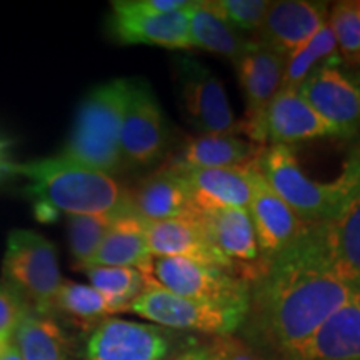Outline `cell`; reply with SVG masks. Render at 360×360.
I'll use <instances>...</instances> for the list:
<instances>
[{
	"label": "cell",
	"mask_w": 360,
	"mask_h": 360,
	"mask_svg": "<svg viewBox=\"0 0 360 360\" xmlns=\"http://www.w3.org/2000/svg\"><path fill=\"white\" fill-rule=\"evenodd\" d=\"M84 272L94 289L109 300L115 314L129 312L130 305L147 287V277L141 270L132 267L92 265Z\"/></svg>",
	"instance_id": "cell-29"
},
{
	"label": "cell",
	"mask_w": 360,
	"mask_h": 360,
	"mask_svg": "<svg viewBox=\"0 0 360 360\" xmlns=\"http://www.w3.org/2000/svg\"><path fill=\"white\" fill-rule=\"evenodd\" d=\"M283 64L285 57L277 53L267 45L259 42L236 64L238 84L245 96V120L244 132L249 135L250 142L259 146H267L265 137V117H267L270 103L281 92Z\"/></svg>",
	"instance_id": "cell-12"
},
{
	"label": "cell",
	"mask_w": 360,
	"mask_h": 360,
	"mask_svg": "<svg viewBox=\"0 0 360 360\" xmlns=\"http://www.w3.org/2000/svg\"><path fill=\"white\" fill-rule=\"evenodd\" d=\"M129 87L130 80L115 79L94 89L80 103L60 155L115 177L124 169L120 132Z\"/></svg>",
	"instance_id": "cell-4"
},
{
	"label": "cell",
	"mask_w": 360,
	"mask_h": 360,
	"mask_svg": "<svg viewBox=\"0 0 360 360\" xmlns=\"http://www.w3.org/2000/svg\"><path fill=\"white\" fill-rule=\"evenodd\" d=\"M12 344L22 360H72L70 339L51 315L27 310L13 334Z\"/></svg>",
	"instance_id": "cell-26"
},
{
	"label": "cell",
	"mask_w": 360,
	"mask_h": 360,
	"mask_svg": "<svg viewBox=\"0 0 360 360\" xmlns=\"http://www.w3.org/2000/svg\"><path fill=\"white\" fill-rule=\"evenodd\" d=\"M174 349L169 328L109 317L94 328L87 360H167Z\"/></svg>",
	"instance_id": "cell-13"
},
{
	"label": "cell",
	"mask_w": 360,
	"mask_h": 360,
	"mask_svg": "<svg viewBox=\"0 0 360 360\" xmlns=\"http://www.w3.org/2000/svg\"><path fill=\"white\" fill-rule=\"evenodd\" d=\"M169 135L164 112L150 85L130 80L120 132V154L125 167H147L162 159Z\"/></svg>",
	"instance_id": "cell-10"
},
{
	"label": "cell",
	"mask_w": 360,
	"mask_h": 360,
	"mask_svg": "<svg viewBox=\"0 0 360 360\" xmlns=\"http://www.w3.org/2000/svg\"><path fill=\"white\" fill-rule=\"evenodd\" d=\"M289 360H360V292Z\"/></svg>",
	"instance_id": "cell-23"
},
{
	"label": "cell",
	"mask_w": 360,
	"mask_h": 360,
	"mask_svg": "<svg viewBox=\"0 0 360 360\" xmlns=\"http://www.w3.org/2000/svg\"><path fill=\"white\" fill-rule=\"evenodd\" d=\"M250 169H200L180 172L191 193L193 210L249 209L252 197ZM179 172V170H177Z\"/></svg>",
	"instance_id": "cell-21"
},
{
	"label": "cell",
	"mask_w": 360,
	"mask_h": 360,
	"mask_svg": "<svg viewBox=\"0 0 360 360\" xmlns=\"http://www.w3.org/2000/svg\"><path fill=\"white\" fill-rule=\"evenodd\" d=\"M209 345L212 349L214 360H269L236 334L214 337Z\"/></svg>",
	"instance_id": "cell-34"
},
{
	"label": "cell",
	"mask_w": 360,
	"mask_h": 360,
	"mask_svg": "<svg viewBox=\"0 0 360 360\" xmlns=\"http://www.w3.org/2000/svg\"><path fill=\"white\" fill-rule=\"evenodd\" d=\"M299 94L321 114L337 137L352 139L360 130V87L340 69L315 72L300 85Z\"/></svg>",
	"instance_id": "cell-16"
},
{
	"label": "cell",
	"mask_w": 360,
	"mask_h": 360,
	"mask_svg": "<svg viewBox=\"0 0 360 360\" xmlns=\"http://www.w3.org/2000/svg\"><path fill=\"white\" fill-rule=\"evenodd\" d=\"M187 24L192 47L222 56L233 65L255 44V39L233 29L215 11L210 0H192L191 7L187 8Z\"/></svg>",
	"instance_id": "cell-24"
},
{
	"label": "cell",
	"mask_w": 360,
	"mask_h": 360,
	"mask_svg": "<svg viewBox=\"0 0 360 360\" xmlns=\"http://www.w3.org/2000/svg\"><path fill=\"white\" fill-rule=\"evenodd\" d=\"M247 210L257 238L260 270L278 254L294 245L310 227V224L278 197L259 169L252 172V197Z\"/></svg>",
	"instance_id": "cell-11"
},
{
	"label": "cell",
	"mask_w": 360,
	"mask_h": 360,
	"mask_svg": "<svg viewBox=\"0 0 360 360\" xmlns=\"http://www.w3.org/2000/svg\"><path fill=\"white\" fill-rule=\"evenodd\" d=\"M4 345H7V344H2V342H0V352H2V349H4Z\"/></svg>",
	"instance_id": "cell-39"
},
{
	"label": "cell",
	"mask_w": 360,
	"mask_h": 360,
	"mask_svg": "<svg viewBox=\"0 0 360 360\" xmlns=\"http://www.w3.org/2000/svg\"><path fill=\"white\" fill-rule=\"evenodd\" d=\"M328 19V6L314 0H277L270 2L269 12L257 40L269 49L290 56L297 49L307 44Z\"/></svg>",
	"instance_id": "cell-17"
},
{
	"label": "cell",
	"mask_w": 360,
	"mask_h": 360,
	"mask_svg": "<svg viewBox=\"0 0 360 360\" xmlns=\"http://www.w3.org/2000/svg\"><path fill=\"white\" fill-rule=\"evenodd\" d=\"M192 0H129L134 8L148 13H172L184 11Z\"/></svg>",
	"instance_id": "cell-35"
},
{
	"label": "cell",
	"mask_w": 360,
	"mask_h": 360,
	"mask_svg": "<svg viewBox=\"0 0 360 360\" xmlns=\"http://www.w3.org/2000/svg\"><path fill=\"white\" fill-rule=\"evenodd\" d=\"M6 148H7V143L0 142V169L6 167V164H4V152H6Z\"/></svg>",
	"instance_id": "cell-38"
},
{
	"label": "cell",
	"mask_w": 360,
	"mask_h": 360,
	"mask_svg": "<svg viewBox=\"0 0 360 360\" xmlns=\"http://www.w3.org/2000/svg\"><path fill=\"white\" fill-rule=\"evenodd\" d=\"M172 360H214V354L210 345H193L180 352Z\"/></svg>",
	"instance_id": "cell-36"
},
{
	"label": "cell",
	"mask_w": 360,
	"mask_h": 360,
	"mask_svg": "<svg viewBox=\"0 0 360 360\" xmlns=\"http://www.w3.org/2000/svg\"><path fill=\"white\" fill-rule=\"evenodd\" d=\"M27 310L29 309L19 294L6 282H0V342L2 344H11Z\"/></svg>",
	"instance_id": "cell-33"
},
{
	"label": "cell",
	"mask_w": 360,
	"mask_h": 360,
	"mask_svg": "<svg viewBox=\"0 0 360 360\" xmlns=\"http://www.w3.org/2000/svg\"><path fill=\"white\" fill-rule=\"evenodd\" d=\"M4 170L29 180L27 192L35 205L51 207L57 214L117 219L134 212L130 191L114 175L77 164L64 155L27 164H6Z\"/></svg>",
	"instance_id": "cell-2"
},
{
	"label": "cell",
	"mask_w": 360,
	"mask_h": 360,
	"mask_svg": "<svg viewBox=\"0 0 360 360\" xmlns=\"http://www.w3.org/2000/svg\"><path fill=\"white\" fill-rule=\"evenodd\" d=\"M359 292L295 242L250 282L244 340L265 357L289 360Z\"/></svg>",
	"instance_id": "cell-1"
},
{
	"label": "cell",
	"mask_w": 360,
	"mask_h": 360,
	"mask_svg": "<svg viewBox=\"0 0 360 360\" xmlns=\"http://www.w3.org/2000/svg\"><path fill=\"white\" fill-rule=\"evenodd\" d=\"M270 146H290L322 137H337L335 129L317 114L299 90H281L265 117Z\"/></svg>",
	"instance_id": "cell-20"
},
{
	"label": "cell",
	"mask_w": 360,
	"mask_h": 360,
	"mask_svg": "<svg viewBox=\"0 0 360 360\" xmlns=\"http://www.w3.org/2000/svg\"><path fill=\"white\" fill-rule=\"evenodd\" d=\"M2 277L27 309L52 317L53 300L64 278L51 240L30 231H13L7 240Z\"/></svg>",
	"instance_id": "cell-5"
},
{
	"label": "cell",
	"mask_w": 360,
	"mask_h": 360,
	"mask_svg": "<svg viewBox=\"0 0 360 360\" xmlns=\"http://www.w3.org/2000/svg\"><path fill=\"white\" fill-rule=\"evenodd\" d=\"M134 214L143 222L188 217L193 212L186 180L177 170L162 167L130 192Z\"/></svg>",
	"instance_id": "cell-22"
},
{
	"label": "cell",
	"mask_w": 360,
	"mask_h": 360,
	"mask_svg": "<svg viewBox=\"0 0 360 360\" xmlns=\"http://www.w3.org/2000/svg\"><path fill=\"white\" fill-rule=\"evenodd\" d=\"M112 314H115L114 309L101 292L72 281H62L52 309L53 319L58 315L80 328H96Z\"/></svg>",
	"instance_id": "cell-28"
},
{
	"label": "cell",
	"mask_w": 360,
	"mask_h": 360,
	"mask_svg": "<svg viewBox=\"0 0 360 360\" xmlns=\"http://www.w3.org/2000/svg\"><path fill=\"white\" fill-rule=\"evenodd\" d=\"M150 259L152 255L147 244L146 222L132 212L112 222L92 260V265L132 267L143 272Z\"/></svg>",
	"instance_id": "cell-25"
},
{
	"label": "cell",
	"mask_w": 360,
	"mask_h": 360,
	"mask_svg": "<svg viewBox=\"0 0 360 360\" xmlns=\"http://www.w3.org/2000/svg\"><path fill=\"white\" fill-rule=\"evenodd\" d=\"M257 169L278 197L310 225L334 217L360 187V154L350 157L339 177L328 182L309 177L289 146L265 147Z\"/></svg>",
	"instance_id": "cell-3"
},
{
	"label": "cell",
	"mask_w": 360,
	"mask_h": 360,
	"mask_svg": "<svg viewBox=\"0 0 360 360\" xmlns=\"http://www.w3.org/2000/svg\"><path fill=\"white\" fill-rule=\"evenodd\" d=\"M328 25L334 32L342 62L360 67V2L344 0L328 8Z\"/></svg>",
	"instance_id": "cell-31"
},
{
	"label": "cell",
	"mask_w": 360,
	"mask_h": 360,
	"mask_svg": "<svg viewBox=\"0 0 360 360\" xmlns=\"http://www.w3.org/2000/svg\"><path fill=\"white\" fill-rule=\"evenodd\" d=\"M114 220L109 217H94V215H67L69 245L75 269L85 270L92 265L98 247Z\"/></svg>",
	"instance_id": "cell-30"
},
{
	"label": "cell",
	"mask_w": 360,
	"mask_h": 360,
	"mask_svg": "<svg viewBox=\"0 0 360 360\" xmlns=\"http://www.w3.org/2000/svg\"><path fill=\"white\" fill-rule=\"evenodd\" d=\"M297 242L335 277L360 285V187L334 217L310 225Z\"/></svg>",
	"instance_id": "cell-9"
},
{
	"label": "cell",
	"mask_w": 360,
	"mask_h": 360,
	"mask_svg": "<svg viewBox=\"0 0 360 360\" xmlns=\"http://www.w3.org/2000/svg\"><path fill=\"white\" fill-rule=\"evenodd\" d=\"M359 87H360V80H359Z\"/></svg>",
	"instance_id": "cell-40"
},
{
	"label": "cell",
	"mask_w": 360,
	"mask_h": 360,
	"mask_svg": "<svg viewBox=\"0 0 360 360\" xmlns=\"http://www.w3.org/2000/svg\"><path fill=\"white\" fill-rule=\"evenodd\" d=\"M146 236L152 257L186 259L233 270V265L207 237L193 212L182 219L146 222Z\"/></svg>",
	"instance_id": "cell-18"
},
{
	"label": "cell",
	"mask_w": 360,
	"mask_h": 360,
	"mask_svg": "<svg viewBox=\"0 0 360 360\" xmlns=\"http://www.w3.org/2000/svg\"><path fill=\"white\" fill-rule=\"evenodd\" d=\"M212 7L238 32H255L267 15L269 0H210Z\"/></svg>",
	"instance_id": "cell-32"
},
{
	"label": "cell",
	"mask_w": 360,
	"mask_h": 360,
	"mask_svg": "<svg viewBox=\"0 0 360 360\" xmlns=\"http://www.w3.org/2000/svg\"><path fill=\"white\" fill-rule=\"evenodd\" d=\"M0 354H2V352H0Z\"/></svg>",
	"instance_id": "cell-41"
},
{
	"label": "cell",
	"mask_w": 360,
	"mask_h": 360,
	"mask_svg": "<svg viewBox=\"0 0 360 360\" xmlns=\"http://www.w3.org/2000/svg\"><path fill=\"white\" fill-rule=\"evenodd\" d=\"M342 62L339 47H337L334 32L330 25L323 24L317 34L285 57L281 90H299L315 72L323 69H339Z\"/></svg>",
	"instance_id": "cell-27"
},
{
	"label": "cell",
	"mask_w": 360,
	"mask_h": 360,
	"mask_svg": "<svg viewBox=\"0 0 360 360\" xmlns=\"http://www.w3.org/2000/svg\"><path fill=\"white\" fill-rule=\"evenodd\" d=\"M187 8L172 13H148L134 8L129 0L112 2V34L125 45H155L172 51L192 49Z\"/></svg>",
	"instance_id": "cell-14"
},
{
	"label": "cell",
	"mask_w": 360,
	"mask_h": 360,
	"mask_svg": "<svg viewBox=\"0 0 360 360\" xmlns=\"http://www.w3.org/2000/svg\"><path fill=\"white\" fill-rule=\"evenodd\" d=\"M215 249L233 265V270L252 282L260 272V252L247 209H220L210 212L193 210Z\"/></svg>",
	"instance_id": "cell-15"
},
{
	"label": "cell",
	"mask_w": 360,
	"mask_h": 360,
	"mask_svg": "<svg viewBox=\"0 0 360 360\" xmlns=\"http://www.w3.org/2000/svg\"><path fill=\"white\" fill-rule=\"evenodd\" d=\"M142 274L180 297L249 310L250 283L233 270L186 259L152 257Z\"/></svg>",
	"instance_id": "cell-7"
},
{
	"label": "cell",
	"mask_w": 360,
	"mask_h": 360,
	"mask_svg": "<svg viewBox=\"0 0 360 360\" xmlns=\"http://www.w3.org/2000/svg\"><path fill=\"white\" fill-rule=\"evenodd\" d=\"M134 312L169 330L202 332L214 337L233 335L244 326L247 310L187 299L165 290L147 277V287L130 305Z\"/></svg>",
	"instance_id": "cell-6"
},
{
	"label": "cell",
	"mask_w": 360,
	"mask_h": 360,
	"mask_svg": "<svg viewBox=\"0 0 360 360\" xmlns=\"http://www.w3.org/2000/svg\"><path fill=\"white\" fill-rule=\"evenodd\" d=\"M0 360H22V357L15 345L11 342V344L4 345L2 354H0Z\"/></svg>",
	"instance_id": "cell-37"
},
{
	"label": "cell",
	"mask_w": 360,
	"mask_h": 360,
	"mask_svg": "<svg viewBox=\"0 0 360 360\" xmlns=\"http://www.w3.org/2000/svg\"><path fill=\"white\" fill-rule=\"evenodd\" d=\"M265 147L267 146L242 141L237 135H199L188 139L165 167L179 172L257 167Z\"/></svg>",
	"instance_id": "cell-19"
},
{
	"label": "cell",
	"mask_w": 360,
	"mask_h": 360,
	"mask_svg": "<svg viewBox=\"0 0 360 360\" xmlns=\"http://www.w3.org/2000/svg\"><path fill=\"white\" fill-rule=\"evenodd\" d=\"M179 97L188 122L200 135L244 132L233 115L224 84L209 67L193 57L177 58Z\"/></svg>",
	"instance_id": "cell-8"
}]
</instances>
